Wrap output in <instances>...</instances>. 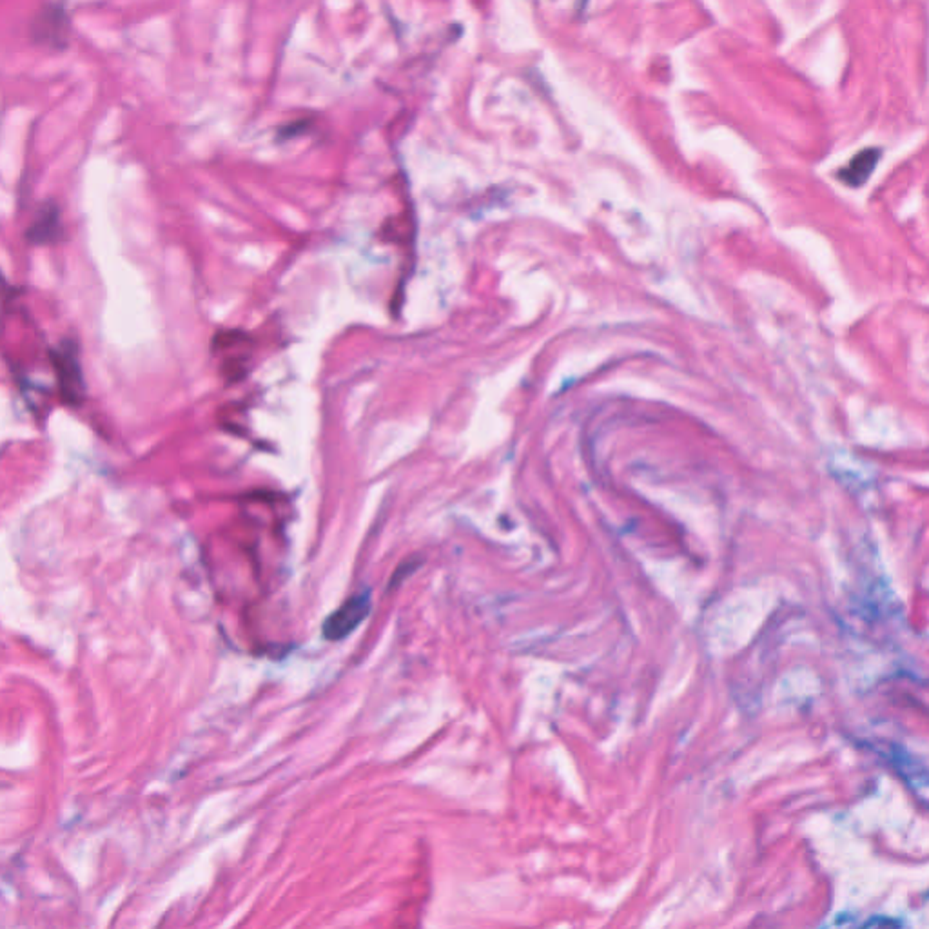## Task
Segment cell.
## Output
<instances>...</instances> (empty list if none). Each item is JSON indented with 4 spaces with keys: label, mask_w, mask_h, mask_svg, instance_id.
Listing matches in <instances>:
<instances>
[{
    "label": "cell",
    "mask_w": 929,
    "mask_h": 929,
    "mask_svg": "<svg viewBox=\"0 0 929 929\" xmlns=\"http://www.w3.org/2000/svg\"><path fill=\"white\" fill-rule=\"evenodd\" d=\"M883 156V149L868 147L857 153L852 162L839 171V178L850 187H861L868 182L872 173L875 171L879 160Z\"/></svg>",
    "instance_id": "5"
},
{
    "label": "cell",
    "mask_w": 929,
    "mask_h": 929,
    "mask_svg": "<svg viewBox=\"0 0 929 929\" xmlns=\"http://www.w3.org/2000/svg\"><path fill=\"white\" fill-rule=\"evenodd\" d=\"M58 392L64 403L67 405H80L85 398V381L82 374V367L76 354V345L69 340L62 341L58 347H54L49 354Z\"/></svg>",
    "instance_id": "1"
},
{
    "label": "cell",
    "mask_w": 929,
    "mask_h": 929,
    "mask_svg": "<svg viewBox=\"0 0 929 929\" xmlns=\"http://www.w3.org/2000/svg\"><path fill=\"white\" fill-rule=\"evenodd\" d=\"M71 20L62 2L44 4L31 20V38L54 51H64L69 45Z\"/></svg>",
    "instance_id": "2"
},
{
    "label": "cell",
    "mask_w": 929,
    "mask_h": 929,
    "mask_svg": "<svg viewBox=\"0 0 929 929\" xmlns=\"http://www.w3.org/2000/svg\"><path fill=\"white\" fill-rule=\"evenodd\" d=\"M60 232H62V223H60V209L56 203L53 202H47L42 205V209L38 211L35 222L29 225L27 232H25V238L29 243H35V245H45V243H53L60 238Z\"/></svg>",
    "instance_id": "4"
},
{
    "label": "cell",
    "mask_w": 929,
    "mask_h": 929,
    "mask_svg": "<svg viewBox=\"0 0 929 929\" xmlns=\"http://www.w3.org/2000/svg\"><path fill=\"white\" fill-rule=\"evenodd\" d=\"M372 608V594L371 590H363L349 598L336 612H332L323 623V637L329 641L345 639L351 632H354L371 614Z\"/></svg>",
    "instance_id": "3"
}]
</instances>
